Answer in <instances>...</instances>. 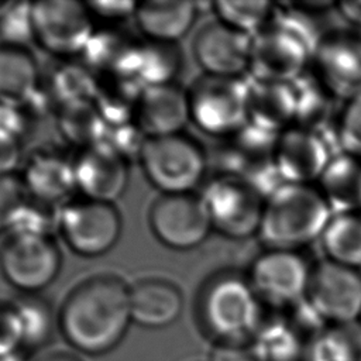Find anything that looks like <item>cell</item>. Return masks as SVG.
Masks as SVG:
<instances>
[{"mask_svg":"<svg viewBox=\"0 0 361 361\" xmlns=\"http://www.w3.org/2000/svg\"><path fill=\"white\" fill-rule=\"evenodd\" d=\"M56 316L58 331L75 353L104 355L133 323L130 285L114 274L92 275L66 293Z\"/></svg>","mask_w":361,"mask_h":361,"instance_id":"6da1fadb","label":"cell"},{"mask_svg":"<svg viewBox=\"0 0 361 361\" xmlns=\"http://www.w3.org/2000/svg\"><path fill=\"white\" fill-rule=\"evenodd\" d=\"M323 35L306 11L275 10L271 23L251 37L248 72L252 80L292 83L306 72Z\"/></svg>","mask_w":361,"mask_h":361,"instance_id":"7a4b0ae2","label":"cell"},{"mask_svg":"<svg viewBox=\"0 0 361 361\" xmlns=\"http://www.w3.org/2000/svg\"><path fill=\"white\" fill-rule=\"evenodd\" d=\"M197 320L213 344H245L264 320L262 302L248 278L219 275L200 292Z\"/></svg>","mask_w":361,"mask_h":361,"instance_id":"3957f363","label":"cell"},{"mask_svg":"<svg viewBox=\"0 0 361 361\" xmlns=\"http://www.w3.org/2000/svg\"><path fill=\"white\" fill-rule=\"evenodd\" d=\"M333 213L312 185H279L264 204L258 234L274 250H293L320 238Z\"/></svg>","mask_w":361,"mask_h":361,"instance_id":"277c9868","label":"cell"},{"mask_svg":"<svg viewBox=\"0 0 361 361\" xmlns=\"http://www.w3.org/2000/svg\"><path fill=\"white\" fill-rule=\"evenodd\" d=\"M207 161L203 147L185 133L148 138L138 159L161 195L192 193L203 182Z\"/></svg>","mask_w":361,"mask_h":361,"instance_id":"5b68a950","label":"cell"},{"mask_svg":"<svg viewBox=\"0 0 361 361\" xmlns=\"http://www.w3.org/2000/svg\"><path fill=\"white\" fill-rule=\"evenodd\" d=\"M190 123L202 133L228 138L248 121V82L203 75L188 90Z\"/></svg>","mask_w":361,"mask_h":361,"instance_id":"8992f818","label":"cell"},{"mask_svg":"<svg viewBox=\"0 0 361 361\" xmlns=\"http://www.w3.org/2000/svg\"><path fill=\"white\" fill-rule=\"evenodd\" d=\"M62 254L52 235L10 231L0 244V271L23 295H38L58 276Z\"/></svg>","mask_w":361,"mask_h":361,"instance_id":"52a82bcc","label":"cell"},{"mask_svg":"<svg viewBox=\"0 0 361 361\" xmlns=\"http://www.w3.org/2000/svg\"><path fill=\"white\" fill-rule=\"evenodd\" d=\"M71 251L80 257H100L120 240L123 220L114 203L73 197L59 209L58 230Z\"/></svg>","mask_w":361,"mask_h":361,"instance_id":"ba28073f","label":"cell"},{"mask_svg":"<svg viewBox=\"0 0 361 361\" xmlns=\"http://www.w3.org/2000/svg\"><path fill=\"white\" fill-rule=\"evenodd\" d=\"M34 41L56 59L80 56L93 32V17L86 3L45 0L30 6Z\"/></svg>","mask_w":361,"mask_h":361,"instance_id":"9c48e42d","label":"cell"},{"mask_svg":"<svg viewBox=\"0 0 361 361\" xmlns=\"http://www.w3.org/2000/svg\"><path fill=\"white\" fill-rule=\"evenodd\" d=\"M213 230L228 238H247L259 230L265 197L245 180L220 173L200 193Z\"/></svg>","mask_w":361,"mask_h":361,"instance_id":"30bf717a","label":"cell"},{"mask_svg":"<svg viewBox=\"0 0 361 361\" xmlns=\"http://www.w3.org/2000/svg\"><path fill=\"white\" fill-rule=\"evenodd\" d=\"M305 300L326 326L358 323L361 317V274L329 259L317 264Z\"/></svg>","mask_w":361,"mask_h":361,"instance_id":"8fae6325","label":"cell"},{"mask_svg":"<svg viewBox=\"0 0 361 361\" xmlns=\"http://www.w3.org/2000/svg\"><path fill=\"white\" fill-rule=\"evenodd\" d=\"M149 228L171 250L188 251L200 245L213 230L200 195H161L148 212Z\"/></svg>","mask_w":361,"mask_h":361,"instance_id":"7c38bea8","label":"cell"},{"mask_svg":"<svg viewBox=\"0 0 361 361\" xmlns=\"http://www.w3.org/2000/svg\"><path fill=\"white\" fill-rule=\"evenodd\" d=\"M310 272L296 251L269 248L252 262L248 281L262 303L289 309L305 300Z\"/></svg>","mask_w":361,"mask_h":361,"instance_id":"4fadbf2b","label":"cell"},{"mask_svg":"<svg viewBox=\"0 0 361 361\" xmlns=\"http://www.w3.org/2000/svg\"><path fill=\"white\" fill-rule=\"evenodd\" d=\"M313 62L317 78L340 102L361 94V34L323 35Z\"/></svg>","mask_w":361,"mask_h":361,"instance_id":"5bb4252c","label":"cell"},{"mask_svg":"<svg viewBox=\"0 0 361 361\" xmlns=\"http://www.w3.org/2000/svg\"><path fill=\"white\" fill-rule=\"evenodd\" d=\"M73 169L78 193L92 200L114 203L128 186V161L106 141L79 149Z\"/></svg>","mask_w":361,"mask_h":361,"instance_id":"9a60e30c","label":"cell"},{"mask_svg":"<svg viewBox=\"0 0 361 361\" xmlns=\"http://www.w3.org/2000/svg\"><path fill=\"white\" fill-rule=\"evenodd\" d=\"M192 51L204 75L241 78L250 66L251 37L214 18L199 28Z\"/></svg>","mask_w":361,"mask_h":361,"instance_id":"2e32d148","label":"cell"},{"mask_svg":"<svg viewBox=\"0 0 361 361\" xmlns=\"http://www.w3.org/2000/svg\"><path fill=\"white\" fill-rule=\"evenodd\" d=\"M331 158L330 144L314 131L293 126L278 137L275 166L282 183L319 182Z\"/></svg>","mask_w":361,"mask_h":361,"instance_id":"e0dca14e","label":"cell"},{"mask_svg":"<svg viewBox=\"0 0 361 361\" xmlns=\"http://www.w3.org/2000/svg\"><path fill=\"white\" fill-rule=\"evenodd\" d=\"M20 178L31 199L61 207L76 190L73 159L54 149H37L24 162Z\"/></svg>","mask_w":361,"mask_h":361,"instance_id":"ac0fdd59","label":"cell"},{"mask_svg":"<svg viewBox=\"0 0 361 361\" xmlns=\"http://www.w3.org/2000/svg\"><path fill=\"white\" fill-rule=\"evenodd\" d=\"M134 121L148 138L183 133L190 123L188 90L178 83L142 89Z\"/></svg>","mask_w":361,"mask_h":361,"instance_id":"d6986e66","label":"cell"},{"mask_svg":"<svg viewBox=\"0 0 361 361\" xmlns=\"http://www.w3.org/2000/svg\"><path fill=\"white\" fill-rule=\"evenodd\" d=\"M183 293L171 279L148 276L130 285L133 323L144 329H165L183 312Z\"/></svg>","mask_w":361,"mask_h":361,"instance_id":"ffe728a7","label":"cell"},{"mask_svg":"<svg viewBox=\"0 0 361 361\" xmlns=\"http://www.w3.org/2000/svg\"><path fill=\"white\" fill-rule=\"evenodd\" d=\"M296 93L292 83L248 82V121L262 131L281 135L295 126Z\"/></svg>","mask_w":361,"mask_h":361,"instance_id":"44dd1931","label":"cell"},{"mask_svg":"<svg viewBox=\"0 0 361 361\" xmlns=\"http://www.w3.org/2000/svg\"><path fill=\"white\" fill-rule=\"evenodd\" d=\"M182 71V54L176 44L135 41L118 75L135 82L142 89L176 83Z\"/></svg>","mask_w":361,"mask_h":361,"instance_id":"7402d4cb","label":"cell"},{"mask_svg":"<svg viewBox=\"0 0 361 361\" xmlns=\"http://www.w3.org/2000/svg\"><path fill=\"white\" fill-rule=\"evenodd\" d=\"M199 8L193 1H141L135 8V24L145 39L178 44L195 25Z\"/></svg>","mask_w":361,"mask_h":361,"instance_id":"603a6c76","label":"cell"},{"mask_svg":"<svg viewBox=\"0 0 361 361\" xmlns=\"http://www.w3.org/2000/svg\"><path fill=\"white\" fill-rule=\"evenodd\" d=\"M42 73L27 47L0 42V103L25 107L41 90Z\"/></svg>","mask_w":361,"mask_h":361,"instance_id":"cb8c5ba5","label":"cell"},{"mask_svg":"<svg viewBox=\"0 0 361 361\" xmlns=\"http://www.w3.org/2000/svg\"><path fill=\"white\" fill-rule=\"evenodd\" d=\"M319 192L333 214L361 213V158L347 152L333 155L319 179Z\"/></svg>","mask_w":361,"mask_h":361,"instance_id":"d4e9b609","label":"cell"},{"mask_svg":"<svg viewBox=\"0 0 361 361\" xmlns=\"http://www.w3.org/2000/svg\"><path fill=\"white\" fill-rule=\"evenodd\" d=\"M99 76L83 62L75 58L58 59L54 66L42 75L41 87L52 107L56 110L83 102H93L97 90Z\"/></svg>","mask_w":361,"mask_h":361,"instance_id":"484cf974","label":"cell"},{"mask_svg":"<svg viewBox=\"0 0 361 361\" xmlns=\"http://www.w3.org/2000/svg\"><path fill=\"white\" fill-rule=\"evenodd\" d=\"M292 86L296 93V127H302L314 131L326 138V131H336L327 124L334 123L338 127V118L334 117V103L338 99L324 86V83L317 78L316 73L305 72L299 76Z\"/></svg>","mask_w":361,"mask_h":361,"instance_id":"4316f807","label":"cell"},{"mask_svg":"<svg viewBox=\"0 0 361 361\" xmlns=\"http://www.w3.org/2000/svg\"><path fill=\"white\" fill-rule=\"evenodd\" d=\"M306 343L288 316L264 317L250 341L259 361H302Z\"/></svg>","mask_w":361,"mask_h":361,"instance_id":"83f0119b","label":"cell"},{"mask_svg":"<svg viewBox=\"0 0 361 361\" xmlns=\"http://www.w3.org/2000/svg\"><path fill=\"white\" fill-rule=\"evenodd\" d=\"M142 87L131 79L118 75L99 76L93 103L109 127L134 121Z\"/></svg>","mask_w":361,"mask_h":361,"instance_id":"f1b7e54d","label":"cell"},{"mask_svg":"<svg viewBox=\"0 0 361 361\" xmlns=\"http://www.w3.org/2000/svg\"><path fill=\"white\" fill-rule=\"evenodd\" d=\"M326 259L358 269L361 267V213H337L322 237Z\"/></svg>","mask_w":361,"mask_h":361,"instance_id":"f546056e","label":"cell"},{"mask_svg":"<svg viewBox=\"0 0 361 361\" xmlns=\"http://www.w3.org/2000/svg\"><path fill=\"white\" fill-rule=\"evenodd\" d=\"M134 44L135 39L114 25L94 30L80 55L82 62L97 76L118 73Z\"/></svg>","mask_w":361,"mask_h":361,"instance_id":"4dcf8cb0","label":"cell"},{"mask_svg":"<svg viewBox=\"0 0 361 361\" xmlns=\"http://www.w3.org/2000/svg\"><path fill=\"white\" fill-rule=\"evenodd\" d=\"M302 361H361L360 324L327 326L306 343Z\"/></svg>","mask_w":361,"mask_h":361,"instance_id":"1f68e13d","label":"cell"},{"mask_svg":"<svg viewBox=\"0 0 361 361\" xmlns=\"http://www.w3.org/2000/svg\"><path fill=\"white\" fill-rule=\"evenodd\" d=\"M56 124L61 135L79 149L103 142L109 126L93 102L71 104L56 110Z\"/></svg>","mask_w":361,"mask_h":361,"instance_id":"d6a6232c","label":"cell"},{"mask_svg":"<svg viewBox=\"0 0 361 361\" xmlns=\"http://www.w3.org/2000/svg\"><path fill=\"white\" fill-rule=\"evenodd\" d=\"M14 303L21 322L23 351L28 354L47 345L58 330V316L51 305L38 295H23Z\"/></svg>","mask_w":361,"mask_h":361,"instance_id":"836d02e7","label":"cell"},{"mask_svg":"<svg viewBox=\"0 0 361 361\" xmlns=\"http://www.w3.org/2000/svg\"><path fill=\"white\" fill-rule=\"evenodd\" d=\"M216 20L247 34L250 37L264 30L275 14V6L271 1H216L212 4Z\"/></svg>","mask_w":361,"mask_h":361,"instance_id":"e575fe53","label":"cell"},{"mask_svg":"<svg viewBox=\"0 0 361 361\" xmlns=\"http://www.w3.org/2000/svg\"><path fill=\"white\" fill-rule=\"evenodd\" d=\"M30 196L20 175H0V230H11Z\"/></svg>","mask_w":361,"mask_h":361,"instance_id":"d590c367","label":"cell"},{"mask_svg":"<svg viewBox=\"0 0 361 361\" xmlns=\"http://www.w3.org/2000/svg\"><path fill=\"white\" fill-rule=\"evenodd\" d=\"M337 141L341 152L361 158V94L344 103L338 118Z\"/></svg>","mask_w":361,"mask_h":361,"instance_id":"8d00e7d4","label":"cell"},{"mask_svg":"<svg viewBox=\"0 0 361 361\" xmlns=\"http://www.w3.org/2000/svg\"><path fill=\"white\" fill-rule=\"evenodd\" d=\"M31 3H11L10 8L0 18V42L23 45L28 41H34L31 17H30Z\"/></svg>","mask_w":361,"mask_h":361,"instance_id":"74e56055","label":"cell"},{"mask_svg":"<svg viewBox=\"0 0 361 361\" xmlns=\"http://www.w3.org/2000/svg\"><path fill=\"white\" fill-rule=\"evenodd\" d=\"M23 351V330L14 300L0 299V354Z\"/></svg>","mask_w":361,"mask_h":361,"instance_id":"f35d334b","label":"cell"},{"mask_svg":"<svg viewBox=\"0 0 361 361\" xmlns=\"http://www.w3.org/2000/svg\"><path fill=\"white\" fill-rule=\"evenodd\" d=\"M135 1H87L86 7L90 11L93 20L100 18L106 23H120L130 16L135 14Z\"/></svg>","mask_w":361,"mask_h":361,"instance_id":"ab89813d","label":"cell"},{"mask_svg":"<svg viewBox=\"0 0 361 361\" xmlns=\"http://www.w3.org/2000/svg\"><path fill=\"white\" fill-rule=\"evenodd\" d=\"M209 361H259L250 343L245 344H213Z\"/></svg>","mask_w":361,"mask_h":361,"instance_id":"60d3db41","label":"cell"},{"mask_svg":"<svg viewBox=\"0 0 361 361\" xmlns=\"http://www.w3.org/2000/svg\"><path fill=\"white\" fill-rule=\"evenodd\" d=\"M23 162V141L0 134V175L14 173Z\"/></svg>","mask_w":361,"mask_h":361,"instance_id":"b9f144b4","label":"cell"},{"mask_svg":"<svg viewBox=\"0 0 361 361\" xmlns=\"http://www.w3.org/2000/svg\"><path fill=\"white\" fill-rule=\"evenodd\" d=\"M338 10L341 16L350 21L351 24H355L361 27V1H350V3H340Z\"/></svg>","mask_w":361,"mask_h":361,"instance_id":"7bdbcfd3","label":"cell"},{"mask_svg":"<svg viewBox=\"0 0 361 361\" xmlns=\"http://www.w3.org/2000/svg\"><path fill=\"white\" fill-rule=\"evenodd\" d=\"M35 361H83V360L75 351L56 350V351H49L42 354Z\"/></svg>","mask_w":361,"mask_h":361,"instance_id":"ee69618b","label":"cell"},{"mask_svg":"<svg viewBox=\"0 0 361 361\" xmlns=\"http://www.w3.org/2000/svg\"><path fill=\"white\" fill-rule=\"evenodd\" d=\"M27 353L24 351H14L7 354H0V361H25Z\"/></svg>","mask_w":361,"mask_h":361,"instance_id":"f6af8a7d","label":"cell"},{"mask_svg":"<svg viewBox=\"0 0 361 361\" xmlns=\"http://www.w3.org/2000/svg\"><path fill=\"white\" fill-rule=\"evenodd\" d=\"M10 6H11V3L10 1H6V3H1L0 1V18L4 16V13L10 8Z\"/></svg>","mask_w":361,"mask_h":361,"instance_id":"bcb514c9","label":"cell"},{"mask_svg":"<svg viewBox=\"0 0 361 361\" xmlns=\"http://www.w3.org/2000/svg\"><path fill=\"white\" fill-rule=\"evenodd\" d=\"M358 324H360V327H361V317H360V320H358Z\"/></svg>","mask_w":361,"mask_h":361,"instance_id":"7dc6e473","label":"cell"}]
</instances>
